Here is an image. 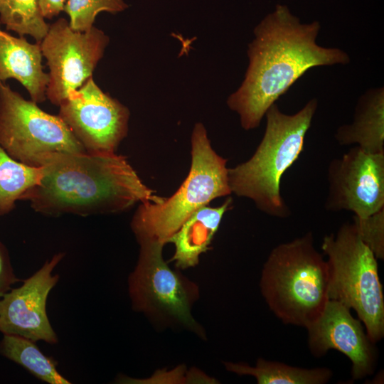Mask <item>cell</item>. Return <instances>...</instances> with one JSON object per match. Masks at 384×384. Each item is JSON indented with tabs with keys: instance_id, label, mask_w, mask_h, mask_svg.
I'll list each match as a JSON object with an SVG mask.
<instances>
[{
	"instance_id": "cell-8",
	"label": "cell",
	"mask_w": 384,
	"mask_h": 384,
	"mask_svg": "<svg viewBox=\"0 0 384 384\" xmlns=\"http://www.w3.org/2000/svg\"><path fill=\"white\" fill-rule=\"evenodd\" d=\"M0 146L15 160L41 167L58 154L86 150L58 115L0 82Z\"/></svg>"
},
{
	"instance_id": "cell-5",
	"label": "cell",
	"mask_w": 384,
	"mask_h": 384,
	"mask_svg": "<svg viewBox=\"0 0 384 384\" xmlns=\"http://www.w3.org/2000/svg\"><path fill=\"white\" fill-rule=\"evenodd\" d=\"M228 159L212 147L203 124L196 122L191 136V166L187 177L168 198L139 203L131 220L137 240L169 239L196 210L213 200L230 196Z\"/></svg>"
},
{
	"instance_id": "cell-9",
	"label": "cell",
	"mask_w": 384,
	"mask_h": 384,
	"mask_svg": "<svg viewBox=\"0 0 384 384\" xmlns=\"http://www.w3.org/2000/svg\"><path fill=\"white\" fill-rule=\"evenodd\" d=\"M109 41L105 33L95 26L85 31H75L64 18L50 24L39 42L49 68L46 98L59 106L92 78Z\"/></svg>"
},
{
	"instance_id": "cell-7",
	"label": "cell",
	"mask_w": 384,
	"mask_h": 384,
	"mask_svg": "<svg viewBox=\"0 0 384 384\" xmlns=\"http://www.w3.org/2000/svg\"><path fill=\"white\" fill-rule=\"evenodd\" d=\"M329 279L328 297L353 309L374 343L384 336V295L377 258L353 223L323 238Z\"/></svg>"
},
{
	"instance_id": "cell-12",
	"label": "cell",
	"mask_w": 384,
	"mask_h": 384,
	"mask_svg": "<svg viewBox=\"0 0 384 384\" xmlns=\"http://www.w3.org/2000/svg\"><path fill=\"white\" fill-rule=\"evenodd\" d=\"M54 255L33 274L16 288H11L0 299V332L25 337L33 341L54 344L58 336L46 311L49 293L59 280L53 270L64 257Z\"/></svg>"
},
{
	"instance_id": "cell-24",
	"label": "cell",
	"mask_w": 384,
	"mask_h": 384,
	"mask_svg": "<svg viewBox=\"0 0 384 384\" xmlns=\"http://www.w3.org/2000/svg\"><path fill=\"white\" fill-rule=\"evenodd\" d=\"M19 281L14 273L8 250L0 242V299Z\"/></svg>"
},
{
	"instance_id": "cell-10",
	"label": "cell",
	"mask_w": 384,
	"mask_h": 384,
	"mask_svg": "<svg viewBox=\"0 0 384 384\" xmlns=\"http://www.w3.org/2000/svg\"><path fill=\"white\" fill-rule=\"evenodd\" d=\"M58 107V116L87 152H116L127 136L129 110L92 77Z\"/></svg>"
},
{
	"instance_id": "cell-19",
	"label": "cell",
	"mask_w": 384,
	"mask_h": 384,
	"mask_svg": "<svg viewBox=\"0 0 384 384\" xmlns=\"http://www.w3.org/2000/svg\"><path fill=\"white\" fill-rule=\"evenodd\" d=\"M42 174V167L15 160L0 146V215L10 213L16 202L39 183Z\"/></svg>"
},
{
	"instance_id": "cell-2",
	"label": "cell",
	"mask_w": 384,
	"mask_h": 384,
	"mask_svg": "<svg viewBox=\"0 0 384 384\" xmlns=\"http://www.w3.org/2000/svg\"><path fill=\"white\" fill-rule=\"evenodd\" d=\"M21 200L36 212L57 215L119 213L136 203L157 202L127 157L117 152L58 154Z\"/></svg>"
},
{
	"instance_id": "cell-20",
	"label": "cell",
	"mask_w": 384,
	"mask_h": 384,
	"mask_svg": "<svg viewBox=\"0 0 384 384\" xmlns=\"http://www.w3.org/2000/svg\"><path fill=\"white\" fill-rule=\"evenodd\" d=\"M0 23L6 31L20 36H31L38 43L50 26L41 14L38 0H0Z\"/></svg>"
},
{
	"instance_id": "cell-17",
	"label": "cell",
	"mask_w": 384,
	"mask_h": 384,
	"mask_svg": "<svg viewBox=\"0 0 384 384\" xmlns=\"http://www.w3.org/2000/svg\"><path fill=\"white\" fill-rule=\"evenodd\" d=\"M227 371L249 375L257 384H326L333 373L326 367L304 368L259 358L255 366L245 363L223 362Z\"/></svg>"
},
{
	"instance_id": "cell-25",
	"label": "cell",
	"mask_w": 384,
	"mask_h": 384,
	"mask_svg": "<svg viewBox=\"0 0 384 384\" xmlns=\"http://www.w3.org/2000/svg\"><path fill=\"white\" fill-rule=\"evenodd\" d=\"M67 0H38L39 7L45 18L51 19L63 11Z\"/></svg>"
},
{
	"instance_id": "cell-4",
	"label": "cell",
	"mask_w": 384,
	"mask_h": 384,
	"mask_svg": "<svg viewBox=\"0 0 384 384\" xmlns=\"http://www.w3.org/2000/svg\"><path fill=\"white\" fill-rule=\"evenodd\" d=\"M329 266L312 232L280 243L270 252L260 279L262 296L284 324L307 328L328 302Z\"/></svg>"
},
{
	"instance_id": "cell-23",
	"label": "cell",
	"mask_w": 384,
	"mask_h": 384,
	"mask_svg": "<svg viewBox=\"0 0 384 384\" xmlns=\"http://www.w3.org/2000/svg\"><path fill=\"white\" fill-rule=\"evenodd\" d=\"M184 366H181L170 371L159 370L153 376L146 379H135L126 375H119L118 383H218L215 378L205 374L203 371L193 369L184 375L188 370H185Z\"/></svg>"
},
{
	"instance_id": "cell-13",
	"label": "cell",
	"mask_w": 384,
	"mask_h": 384,
	"mask_svg": "<svg viewBox=\"0 0 384 384\" xmlns=\"http://www.w3.org/2000/svg\"><path fill=\"white\" fill-rule=\"evenodd\" d=\"M350 310L337 301L329 300L319 316L306 329L311 353L321 358L334 349L344 354L351 362V378L356 380L373 374L378 353L361 321Z\"/></svg>"
},
{
	"instance_id": "cell-15",
	"label": "cell",
	"mask_w": 384,
	"mask_h": 384,
	"mask_svg": "<svg viewBox=\"0 0 384 384\" xmlns=\"http://www.w3.org/2000/svg\"><path fill=\"white\" fill-rule=\"evenodd\" d=\"M233 200L228 196L219 206L206 205L192 214L169 239L174 245L170 261L174 267L185 270L197 266L200 256L210 249L225 213L233 208Z\"/></svg>"
},
{
	"instance_id": "cell-22",
	"label": "cell",
	"mask_w": 384,
	"mask_h": 384,
	"mask_svg": "<svg viewBox=\"0 0 384 384\" xmlns=\"http://www.w3.org/2000/svg\"><path fill=\"white\" fill-rule=\"evenodd\" d=\"M353 225L363 242L377 259H384V208L366 218L353 217Z\"/></svg>"
},
{
	"instance_id": "cell-14",
	"label": "cell",
	"mask_w": 384,
	"mask_h": 384,
	"mask_svg": "<svg viewBox=\"0 0 384 384\" xmlns=\"http://www.w3.org/2000/svg\"><path fill=\"white\" fill-rule=\"evenodd\" d=\"M40 43L14 36L0 28V82L15 79L28 91L31 100L46 99L48 73L44 72Z\"/></svg>"
},
{
	"instance_id": "cell-6",
	"label": "cell",
	"mask_w": 384,
	"mask_h": 384,
	"mask_svg": "<svg viewBox=\"0 0 384 384\" xmlns=\"http://www.w3.org/2000/svg\"><path fill=\"white\" fill-rule=\"evenodd\" d=\"M137 242V262L128 277L132 309L144 315L158 330L186 331L206 340L204 327L192 313L200 297L198 284L165 261V244L153 239Z\"/></svg>"
},
{
	"instance_id": "cell-1",
	"label": "cell",
	"mask_w": 384,
	"mask_h": 384,
	"mask_svg": "<svg viewBox=\"0 0 384 384\" xmlns=\"http://www.w3.org/2000/svg\"><path fill=\"white\" fill-rule=\"evenodd\" d=\"M320 28L318 21L302 23L284 4L255 27L244 80L226 101L243 129L257 128L267 110L309 69L350 62L344 50L316 43Z\"/></svg>"
},
{
	"instance_id": "cell-3",
	"label": "cell",
	"mask_w": 384,
	"mask_h": 384,
	"mask_svg": "<svg viewBox=\"0 0 384 384\" xmlns=\"http://www.w3.org/2000/svg\"><path fill=\"white\" fill-rule=\"evenodd\" d=\"M317 107V100L311 99L292 114L282 112L276 103L267 110L265 132L253 154L228 168L232 194L251 200L267 215L285 218L291 215L281 195V180L303 151Z\"/></svg>"
},
{
	"instance_id": "cell-11",
	"label": "cell",
	"mask_w": 384,
	"mask_h": 384,
	"mask_svg": "<svg viewBox=\"0 0 384 384\" xmlns=\"http://www.w3.org/2000/svg\"><path fill=\"white\" fill-rule=\"evenodd\" d=\"M327 183L326 210L372 215L384 208V151L368 153L354 146L330 161Z\"/></svg>"
},
{
	"instance_id": "cell-21",
	"label": "cell",
	"mask_w": 384,
	"mask_h": 384,
	"mask_svg": "<svg viewBox=\"0 0 384 384\" xmlns=\"http://www.w3.org/2000/svg\"><path fill=\"white\" fill-rule=\"evenodd\" d=\"M128 7L124 0H67L63 11L68 16L69 24L73 30L85 31L94 26L100 13L116 14Z\"/></svg>"
},
{
	"instance_id": "cell-16",
	"label": "cell",
	"mask_w": 384,
	"mask_h": 384,
	"mask_svg": "<svg viewBox=\"0 0 384 384\" xmlns=\"http://www.w3.org/2000/svg\"><path fill=\"white\" fill-rule=\"evenodd\" d=\"M335 139L341 146L355 145L368 153L384 151V89L368 90L358 99L351 123L339 127Z\"/></svg>"
},
{
	"instance_id": "cell-18",
	"label": "cell",
	"mask_w": 384,
	"mask_h": 384,
	"mask_svg": "<svg viewBox=\"0 0 384 384\" xmlns=\"http://www.w3.org/2000/svg\"><path fill=\"white\" fill-rule=\"evenodd\" d=\"M0 354L20 365L38 379L49 384H70L57 370V363L46 356L35 341L23 336L3 334Z\"/></svg>"
}]
</instances>
